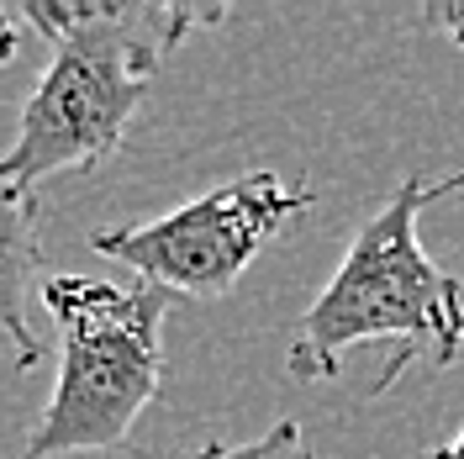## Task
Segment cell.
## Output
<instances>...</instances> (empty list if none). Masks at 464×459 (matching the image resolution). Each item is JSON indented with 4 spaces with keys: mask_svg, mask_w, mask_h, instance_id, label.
<instances>
[{
    "mask_svg": "<svg viewBox=\"0 0 464 459\" xmlns=\"http://www.w3.org/2000/svg\"><path fill=\"white\" fill-rule=\"evenodd\" d=\"M417 27L422 32H443V37L464 54V0H428V5L417 11Z\"/></svg>",
    "mask_w": 464,
    "mask_h": 459,
    "instance_id": "obj_7",
    "label": "cell"
},
{
    "mask_svg": "<svg viewBox=\"0 0 464 459\" xmlns=\"http://www.w3.org/2000/svg\"><path fill=\"white\" fill-rule=\"evenodd\" d=\"M174 459H312V444H306L301 423L280 417V423L269 433H259L254 444H206L196 454H174Z\"/></svg>",
    "mask_w": 464,
    "mask_h": 459,
    "instance_id": "obj_6",
    "label": "cell"
},
{
    "mask_svg": "<svg viewBox=\"0 0 464 459\" xmlns=\"http://www.w3.org/2000/svg\"><path fill=\"white\" fill-rule=\"evenodd\" d=\"M464 170L443 180L406 174L391 190V201L380 206L364 228L353 232L343 264L333 269V280L322 296L295 317L285 348V370L306 386L333 380L343 370V354L359 344H385L396 338L401 354L380 370V391L411 365V359H433L454 365L464 348V280L449 269H438L422 249V206L459 196Z\"/></svg>",
    "mask_w": 464,
    "mask_h": 459,
    "instance_id": "obj_2",
    "label": "cell"
},
{
    "mask_svg": "<svg viewBox=\"0 0 464 459\" xmlns=\"http://www.w3.org/2000/svg\"><path fill=\"white\" fill-rule=\"evenodd\" d=\"M43 307L58 322V380L16 459L101 454L127 444L143 406L164 391L159 333L169 290L53 275L43 280Z\"/></svg>",
    "mask_w": 464,
    "mask_h": 459,
    "instance_id": "obj_3",
    "label": "cell"
},
{
    "mask_svg": "<svg viewBox=\"0 0 464 459\" xmlns=\"http://www.w3.org/2000/svg\"><path fill=\"white\" fill-rule=\"evenodd\" d=\"M16 27H22V11L16 5H0V63L16 58Z\"/></svg>",
    "mask_w": 464,
    "mask_h": 459,
    "instance_id": "obj_8",
    "label": "cell"
},
{
    "mask_svg": "<svg viewBox=\"0 0 464 459\" xmlns=\"http://www.w3.org/2000/svg\"><path fill=\"white\" fill-rule=\"evenodd\" d=\"M37 222H43V206L37 196H16V190H0V333L16 348V365L32 370L43 359V344L32 338L27 322V301L37 286Z\"/></svg>",
    "mask_w": 464,
    "mask_h": 459,
    "instance_id": "obj_5",
    "label": "cell"
},
{
    "mask_svg": "<svg viewBox=\"0 0 464 459\" xmlns=\"http://www.w3.org/2000/svg\"><path fill=\"white\" fill-rule=\"evenodd\" d=\"M22 27L53 43L37 74L16 143L0 153V190L37 196L48 174L111 159L153 74L196 27H217L222 5L185 0H27Z\"/></svg>",
    "mask_w": 464,
    "mask_h": 459,
    "instance_id": "obj_1",
    "label": "cell"
},
{
    "mask_svg": "<svg viewBox=\"0 0 464 459\" xmlns=\"http://www.w3.org/2000/svg\"><path fill=\"white\" fill-rule=\"evenodd\" d=\"M312 201H317V190L285 185L275 170H254L153 217V222L90 232V249L138 269L143 286L217 301L269 249V238L285 222H295Z\"/></svg>",
    "mask_w": 464,
    "mask_h": 459,
    "instance_id": "obj_4",
    "label": "cell"
},
{
    "mask_svg": "<svg viewBox=\"0 0 464 459\" xmlns=\"http://www.w3.org/2000/svg\"><path fill=\"white\" fill-rule=\"evenodd\" d=\"M428 459H464V428H459V438H454V444H443V449H433Z\"/></svg>",
    "mask_w": 464,
    "mask_h": 459,
    "instance_id": "obj_9",
    "label": "cell"
}]
</instances>
